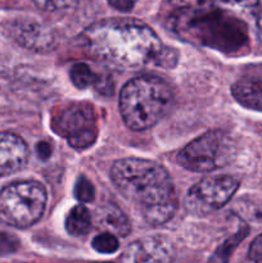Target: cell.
I'll use <instances>...</instances> for the list:
<instances>
[{"mask_svg":"<svg viewBox=\"0 0 262 263\" xmlns=\"http://www.w3.org/2000/svg\"><path fill=\"white\" fill-rule=\"evenodd\" d=\"M80 43L90 57L117 68L172 67L177 61L176 51L163 46L148 25L130 18L99 21L81 33Z\"/></svg>","mask_w":262,"mask_h":263,"instance_id":"6da1fadb","label":"cell"},{"mask_svg":"<svg viewBox=\"0 0 262 263\" xmlns=\"http://www.w3.org/2000/svg\"><path fill=\"white\" fill-rule=\"evenodd\" d=\"M110 177L149 225H163L174 217L177 197L171 176L161 164L143 158H123L113 163Z\"/></svg>","mask_w":262,"mask_h":263,"instance_id":"7a4b0ae2","label":"cell"},{"mask_svg":"<svg viewBox=\"0 0 262 263\" xmlns=\"http://www.w3.org/2000/svg\"><path fill=\"white\" fill-rule=\"evenodd\" d=\"M174 92L169 82L157 76L130 80L120 95V112L128 128L148 130L171 109Z\"/></svg>","mask_w":262,"mask_h":263,"instance_id":"3957f363","label":"cell"},{"mask_svg":"<svg viewBox=\"0 0 262 263\" xmlns=\"http://www.w3.org/2000/svg\"><path fill=\"white\" fill-rule=\"evenodd\" d=\"M188 17L177 23L179 30L203 45L234 51L247 44L246 25L226 12H195Z\"/></svg>","mask_w":262,"mask_h":263,"instance_id":"277c9868","label":"cell"},{"mask_svg":"<svg viewBox=\"0 0 262 263\" xmlns=\"http://www.w3.org/2000/svg\"><path fill=\"white\" fill-rule=\"evenodd\" d=\"M46 190L38 181H18L0 192V221L15 229L35 225L46 207Z\"/></svg>","mask_w":262,"mask_h":263,"instance_id":"5b68a950","label":"cell"},{"mask_svg":"<svg viewBox=\"0 0 262 263\" xmlns=\"http://www.w3.org/2000/svg\"><path fill=\"white\" fill-rule=\"evenodd\" d=\"M233 154V141L221 130H212L190 141L177 154V163L193 172H210L225 166Z\"/></svg>","mask_w":262,"mask_h":263,"instance_id":"8992f818","label":"cell"},{"mask_svg":"<svg viewBox=\"0 0 262 263\" xmlns=\"http://www.w3.org/2000/svg\"><path fill=\"white\" fill-rule=\"evenodd\" d=\"M51 127L57 135L68 141L74 149H86L98 138V118L89 103L72 102L53 115Z\"/></svg>","mask_w":262,"mask_h":263,"instance_id":"52a82bcc","label":"cell"},{"mask_svg":"<svg viewBox=\"0 0 262 263\" xmlns=\"http://www.w3.org/2000/svg\"><path fill=\"white\" fill-rule=\"evenodd\" d=\"M239 187V181L229 175H215L198 181L185 195L184 207L190 215L207 216L222 208Z\"/></svg>","mask_w":262,"mask_h":263,"instance_id":"ba28073f","label":"cell"},{"mask_svg":"<svg viewBox=\"0 0 262 263\" xmlns=\"http://www.w3.org/2000/svg\"><path fill=\"white\" fill-rule=\"evenodd\" d=\"M7 33L23 48L32 51H48L55 43L53 31L33 20H14L5 25Z\"/></svg>","mask_w":262,"mask_h":263,"instance_id":"9c48e42d","label":"cell"},{"mask_svg":"<svg viewBox=\"0 0 262 263\" xmlns=\"http://www.w3.org/2000/svg\"><path fill=\"white\" fill-rule=\"evenodd\" d=\"M175 248L163 236H146L135 240L123 251L122 262H171Z\"/></svg>","mask_w":262,"mask_h":263,"instance_id":"30bf717a","label":"cell"},{"mask_svg":"<svg viewBox=\"0 0 262 263\" xmlns=\"http://www.w3.org/2000/svg\"><path fill=\"white\" fill-rule=\"evenodd\" d=\"M28 157V146L21 136L0 133V177L21 171L27 164Z\"/></svg>","mask_w":262,"mask_h":263,"instance_id":"8fae6325","label":"cell"},{"mask_svg":"<svg viewBox=\"0 0 262 263\" xmlns=\"http://www.w3.org/2000/svg\"><path fill=\"white\" fill-rule=\"evenodd\" d=\"M95 222L99 228L117 236H127L131 223L127 216L113 203L100 205L95 212Z\"/></svg>","mask_w":262,"mask_h":263,"instance_id":"7c38bea8","label":"cell"},{"mask_svg":"<svg viewBox=\"0 0 262 263\" xmlns=\"http://www.w3.org/2000/svg\"><path fill=\"white\" fill-rule=\"evenodd\" d=\"M231 94L243 107L262 112V79L243 77L233 85Z\"/></svg>","mask_w":262,"mask_h":263,"instance_id":"4fadbf2b","label":"cell"},{"mask_svg":"<svg viewBox=\"0 0 262 263\" xmlns=\"http://www.w3.org/2000/svg\"><path fill=\"white\" fill-rule=\"evenodd\" d=\"M66 230L72 236H84L91 228V216L85 205L77 204L71 208L66 217Z\"/></svg>","mask_w":262,"mask_h":263,"instance_id":"5bb4252c","label":"cell"},{"mask_svg":"<svg viewBox=\"0 0 262 263\" xmlns=\"http://www.w3.org/2000/svg\"><path fill=\"white\" fill-rule=\"evenodd\" d=\"M69 77L72 84L79 89H86L90 86H99L100 77L85 63H76L69 69Z\"/></svg>","mask_w":262,"mask_h":263,"instance_id":"9a60e30c","label":"cell"},{"mask_svg":"<svg viewBox=\"0 0 262 263\" xmlns=\"http://www.w3.org/2000/svg\"><path fill=\"white\" fill-rule=\"evenodd\" d=\"M91 246L94 251L102 254L116 253L118 251V248H120L117 235H115L112 233H108V231L95 236L91 241Z\"/></svg>","mask_w":262,"mask_h":263,"instance_id":"2e32d148","label":"cell"},{"mask_svg":"<svg viewBox=\"0 0 262 263\" xmlns=\"http://www.w3.org/2000/svg\"><path fill=\"white\" fill-rule=\"evenodd\" d=\"M73 193L76 199L81 203H90L92 202L95 198L94 185H92L91 181H90L86 176H84V175L77 177Z\"/></svg>","mask_w":262,"mask_h":263,"instance_id":"e0dca14e","label":"cell"},{"mask_svg":"<svg viewBox=\"0 0 262 263\" xmlns=\"http://www.w3.org/2000/svg\"><path fill=\"white\" fill-rule=\"evenodd\" d=\"M39 9L45 12H55V10L66 9L74 0H31Z\"/></svg>","mask_w":262,"mask_h":263,"instance_id":"ac0fdd59","label":"cell"},{"mask_svg":"<svg viewBox=\"0 0 262 263\" xmlns=\"http://www.w3.org/2000/svg\"><path fill=\"white\" fill-rule=\"evenodd\" d=\"M18 248H20V240L14 235L0 233V256L14 253Z\"/></svg>","mask_w":262,"mask_h":263,"instance_id":"d6986e66","label":"cell"},{"mask_svg":"<svg viewBox=\"0 0 262 263\" xmlns=\"http://www.w3.org/2000/svg\"><path fill=\"white\" fill-rule=\"evenodd\" d=\"M248 257L253 262H262V234L257 236L253 243L251 244Z\"/></svg>","mask_w":262,"mask_h":263,"instance_id":"ffe728a7","label":"cell"},{"mask_svg":"<svg viewBox=\"0 0 262 263\" xmlns=\"http://www.w3.org/2000/svg\"><path fill=\"white\" fill-rule=\"evenodd\" d=\"M220 3L230 7L241 8V9H257L259 5L258 0H218Z\"/></svg>","mask_w":262,"mask_h":263,"instance_id":"44dd1931","label":"cell"},{"mask_svg":"<svg viewBox=\"0 0 262 263\" xmlns=\"http://www.w3.org/2000/svg\"><path fill=\"white\" fill-rule=\"evenodd\" d=\"M110 7L115 8L116 10H120L122 13H128L134 9L138 0H107Z\"/></svg>","mask_w":262,"mask_h":263,"instance_id":"7402d4cb","label":"cell"},{"mask_svg":"<svg viewBox=\"0 0 262 263\" xmlns=\"http://www.w3.org/2000/svg\"><path fill=\"white\" fill-rule=\"evenodd\" d=\"M36 149H38V156L40 157L41 159H46L50 157L51 149H50V145H49L46 141H41V143H39L38 146H36Z\"/></svg>","mask_w":262,"mask_h":263,"instance_id":"603a6c76","label":"cell"},{"mask_svg":"<svg viewBox=\"0 0 262 263\" xmlns=\"http://www.w3.org/2000/svg\"><path fill=\"white\" fill-rule=\"evenodd\" d=\"M256 25H257V35H258L259 41L262 44V7H258V12H257L256 18Z\"/></svg>","mask_w":262,"mask_h":263,"instance_id":"cb8c5ba5","label":"cell"},{"mask_svg":"<svg viewBox=\"0 0 262 263\" xmlns=\"http://www.w3.org/2000/svg\"><path fill=\"white\" fill-rule=\"evenodd\" d=\"M170 2L175 3V4L184 5V7H193V5H197L203 3L204 0H170Z\"/></svg>","mask_w":262,"mask_h":263,"instance_id":"d4e9b609","label":"cell"}]
</instances>
